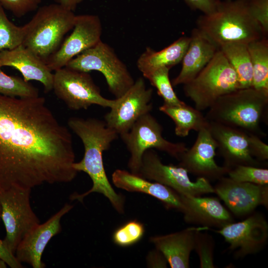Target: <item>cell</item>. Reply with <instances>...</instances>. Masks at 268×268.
<instances>
[{"label":"cell","mask_w":268,"mask_h":268,"mask_svg":"<svg viewBox=\"0 0 268 268\" xmlns=\"http://www.w3.org/2000/svg\"><path fill=\"white\" fill-rule=\"evenodd\" d=\"M24 33V25L18 26L9 20L0 4V53L21 45Z\"/></svg>","instance_id":"29"},{"label":"cell","mask_w":268,"mask_h":268,"mask_svg":"<svg viewBox=\"0 0 268 268\" xmlns=\"http://www.w3.org/2000/svg\"><path fill=\"white\" fill-rule=\"evenodd\" d=\"M147 262L150 268H167V261L163 254L157 249L149 252L147 256Z\"/></svg>","instance_id":"38"},{"label":"cell","mask_w":268,"mask_h":268,"mask_svg":"<svg viewBox=\"0 0 268 268\" xmlns=\"http://www.w3.org/2000/svg\"><path fill=\"white\" fill-rule=\"evenodd\" d=\"M1 220V209H0V221Z\"/></svg>","instance_id":"42"},{"label":"cell","mask_w":268,"mask_h":268,"mask_svg":"<svg viewBox=\"0 0 268 268\" xmlns=\"http://www.w3.org/2000/svg\"><path fill=\"white\" fill-rule=\"evenodd\" d=\"M170 68L162 67L154 71L147 78L155 87L157 93L164 100V104L170 105H180L185 103L176 95L169 79Z\"/></svg>","instance_id":"30"},{"label":"cell","mask_w":268,"mask_h":268,"mask_svg":"<svg viewBox=\"0 0 268 268\" xmlns=\"http://www.w3.org/2000/svg\"><path fill=\"white\" fill-rule=\"evenodd\" d=\"M145 232L143 224L135 219L130 220L115 230L112 235L113 242L120 247H127L139 242Z\"/></svg>","instance_id":"31"},{"label":"cell","mask_w":268,"mask_h":268,"mask_svg":"<svg viewBox=\"0 0 268 268\" xmlns=\"http://www.w3.org/2000/svg\"><path fill=\"white\" fill-rule=\"evenodd\" d=\"M0 94L10 97L29 98L39 96V90L23 78L8 75L0 66Z\"/></svg>","instance_id":"28"},{"label":"cell","mask_w":268,"mask_h":268,"mask_svg":"<svg viewBox=\"0 0 268 268\" xmlns=\"http://www.w3.org/2000/svg\"><path fill=\"white\" fill-rule=\"evenodd\" d=\"M252 69V87L268 93V40L265 37L247 44Z\"/></svg>","instance_id":"27"},{"label":"cell","mask_w":268,"mask_h":268,"mask_svg":"<svg viewBox=\"0 0 268 268\" xmlns=\"http://www.w3.org/2000/svg\"><path fill=\"white\" fill-rule=\"evenodd\" d=\"M76 15L59 3L43 5L26 24L23 45L46 63L73 27Z\"/></svg>","instance_id":"5"},{"label":"cell","mask_w":268,"mask_h":268,"mask_svg":"<svg viewBox=\"0 0 268 268\" xmlns=\"http://www.w3.org/2000/svg\"><path fill=\"white\" fill-rule=\"evenodd\" d=\"M202 231L196 234L194 250L199 258L200 268H214V240L211 235Z\"/></svg>","instance_id":"33"},{"label":"cell","mask_w":268,"mask_h":268,"mask_svg":"<svg viewBox=\"0 0 268 268\" xmlns=\"http://www.w3.org/2000/svg\"><path fill=\"white\" fill-rule=\"evenodd\" d=\"M66 67L87 72H100L116 98L121 97L134 82L127 66L114 49L102 41L75 57Z\"/></svg>","instance_id":"7"},{"label":"cell","mask_w":268,"mask_h":268,"mask_svg":"<svg viewBox=\"0 0 268 268\" xmlns=\"http://www.w3.org/2000/svg\"><path fill=\"white\" fill-rule=\"evenodd\" d=\"M0 66L10 67L18 70L27 82L36 80L41 83L45 92L53 89L54 73L46 63L32 51L20 45L0 53Z\"/></svg>","instance_id":"20"},{"label":"cell","mask_w":268,"mask_h":268,"mask_svg":"<svg viewBox=\"0 0 268 268\" xmlns=\"http://www.w3.org/2000/svg\"><path fill=\"white\" fill-rule=\"evenodd\" d=\"M0 258L11 268H23L22 264L19 263L13 255L5 246L3 240L0 239Z\"/></svg>","instance_id":"39"},{"label":"cell","mask_w":268,"mask_h":268,"mask_svg":"<svg viewBox=\"0 0 268 268\" xmlns=\"http://www.w3.org/2000/svg\"><path fill=\"white\" fill-rule=\"evenodd\" d=\"M153 90L147 88L142 77L138 78L104 116L106 125L118 135L127 133L135 122L152 109Z\"/></svg>","instance_id":"12"},{"label":"cell","mask_w":268,"mask_h":268,"mask_svg":"<svg viewBox=\"0 0 268 268\" xmlns=\"http://www.w3.org/2000/svg\"><path fill=\"white\" fill-rule=\"evenodd\" d=\"M197 24V28L219 48L231 43L248 44L266 37L245 0L221 1L215 11L199 16Z\"/></svg>","instance_id":"3"},{"label":"cell","mask_w":268,"mask_h":268,"mask_svg":"<svg viewBox=\"0 0 268 268\" xmlns=\"http://www.w3.org/2000/svg\"><path fill=\"white\" fill-rule=\"evenodd\" d=\"M72 29L57 52L46 62L51 71L66 67L75 57L101 41L102 27L97 15H76Z\"/></svg>","instance_id":"14"},{"label":"cell","mask_w":268,"mask_h":268,"mask_svg":"<svg viewBox=\"0 0 268 268\" xmlns=\"http://www.w3.org/2000/svg\"><path fill=\"white\" fill-rule=\"evenodd\" d=\"M73 205L66 203L56 213L30 231L20 241L14 256L21 264L26 263L33 268H44L42 261L43 252L51 239L62 231L61 220Z\"/></svg>","instance_id":"17"},{"label":"cell","mask_w":268,"mask_h":268,"mask_svg":"<svg viewBox=\"0 0 268 268\" xmlns=\"http://www.w3.org/2000/svg\"><path fill=\"white\" fill-rule=\"evenodd\" d=\"M219 48L197 28L190 36L188 48L182 60L179 74L172 79V86L185 84L193 80L205 67Z\"/></svg>","instance_id":"23"},{"label":"cell","mask_w":268,"mask_h":268,"mask_svg":"<svg viewBox=\"0 0 268 268\" xmlns=\"http://www.w3.org/2000/svg\"><path fill=\"white\" fill-rule=\"evenodd\" d=\"M163 128L150 113L139 118L131 129L120 136L130 153L128 166L130 172L138 175L145 151L155 149L179 160L188 148L182 142H173L162 135Z\"/></svg>","instance_id":"8"},{"label":"cell","mask_w":268,"mask_h":268,"mask_svg":"<svg viewBox=\"0 0 268 268\" xmlns=\"http://www.w3.org/2000/svg\"><path fill=\"white\" fill-rule=\"evenodd\" d=\"M31 190L12 186L0 192L1 219L6 231L2 240L13 255L20 241L40 224L30 204Z\"/></svg>","instance_id":"9"},{"label":"cell","mask_w":268,"mask_h":268,"mask_svg":"<svg viewBox=\"0 0 268 268\" xmlns=\"http://www.w3.org/2000/svg\"><path fill=\"white\" fill-rule=\"evenodd\" d=\"M159 109L173 121L175 133L179 136H186L192 130L198 132L209 126V121L201 111L186 103L180 105L163 103Z\"/></svg>","instance_id":"25"},{"label":"cell","mask_w":268,"mask_h":268,"mask_svg":"<svg viewBox=\"0 0 268 268\" xmlns=\"http://www.w3.org/2000/svg\"><path fill=\"white\" fill-rule=\"evenodd\" d=\"M249 141L251 154L257 160L266 161L268 159V145L259 136L250 133Z\"/></svg>","instance_id":"36"},{"label":"cell","mask_w":268,"mask_h":268,"mask_svg":"<svg viewBox=\"0 0 268 268\" xmlns=\"http://www.w3.org/2000/svg\"><path fill=\"white\" fill-rule=\"evenodd\" d=\"M7 264L2 259L0 258V268H7Z\"/></svg>","instance_id":"41"},{"label":"cell","mask_w":268,"mask_h":268,"mask_svg":"<svg viewBox=\"0 0 268 268\" xmlns=\"http://www.w3.org/2000/svg\"><path fill=\"white\" fill-rule=\"evenodd\" d=\"M192 9L199 10L203 14H209L216 10L221 0H184Z\"/></svg>","instance_id":"37"},{"label":"cell","mask_w":268,"mask_h":268,"mask_svg":"<svg viewBox=\"0 0 268 268\" xmlns=\"http://www.w3.org/2000/svg\"><path fill=\"white\" fill-rule=\"evenodd\" d=\"M248 9L261 26L264 35L268 34V0H245Z\"/></svg>","instance_id":"35"},{"label":"cell","mask_w":268,"mask_h":268,"mask_svg":"<svg viewBox=\"0 0 268 268\" xmlns=\"http://www.w3.org/2000/svg\"><path fill=\"white\" fill-rule=\"evenodd\" d=\"M238 89L236 74L220 49L193 80L184 84L185 95L201 111L209 108L220 97Z\"/></svg>","instance_id":"6"},{"label":"cell","mask_w":268,"mask_h":268,"mask_svg":"<svg viewBox=\"0 0 268 268\" xmlns=\"http://www.w3.org/2000/svg\"><path fill=\"white\" fill-rule=\"evenodd\" d=\"M182 213L186 223L220 229L234 221L230 212L218 198L181 195Z\"/></svg>","instance_id":"19"},{"label":"cell","mask_w":268,"mask_h":268,"mask_svg":"<svg viewBox=\"0 0 268 268\" xmlns=\"http://www.w3.org/2000/svg\"><path fill=\"white\" fill-rule=\"evenodd\" d=\"M42 0H0V4L15 17L20 18L38 9Z\"/></svg>","instance_id":"34"},{"label":"cell","mask_w":268,"mask_h":268,"mask_svg":"<svg viewBox=\"0 0 268 268\" xmlns=\"http://www.w3.org/2000/svg\"><path fill=\"white\" fill-rule=\"evenodd\" d=\"M213 188L214 194L237 216L250 215L260 205L268 208V185L237 182L223 176Z\"/></svg>","instance_id":"15"},{"label":"cell","mask_w":268,"mask_h":268,"mask_svg":"<svg viewBox=\"0 0 268 268\" xmlns=\"http://www.w3.org/2000/svg\"><path fill=\"white\" fill-rule=\"evenodd\" d=\"M75 159L71 134L45 98L0 94V192L69 183Z\"/></svg>","instance_id":"1"},{"label":"cell","mask_w":268,"mask_h":268,"mask_svg":"<svg viewBox=\"0 0 268 268\" xmlns=\"http://www.w3.org/2000/svg\"><path fill=\"white\" fill-rule=\"evenodd\" d=\"M208 229L202 226L190 227L176 232L151 237L149 241L163 254L171 268H188L197 233Z\"/></svg>","instance_id":"22"},{"label":"cell","mask_w":268,"mask_h":268,"mask_svg":"<svg viewBox=\"0 0 268 268\" xmlns=\"http://www.w3.org/2000/svg\"><path fill=\"white\" fill-rule=\"evenodd\" d=\"M112 181L118 188L129 192L148 195L160 201L167 209L182 212L183 205L181 195L164 185L151 182L139 175L122 169H117L113 173Z\"/></svg>","instance_id":"21"},{"label":"cell","mask_w":268,"mask_h":268,"mask_svg":"<svg viewBox=\"0 0 268 268\" xmlns=\"http://www.w3.org/2000/svg\"><path fill=\"white\" fill-rule=\"evenodd\" d=\"M208 128L224 159L225 166L230 169L240 165H259V161L251 152L250 133L212 122H209Z\"/></svg>","instance_id":"18"},{"label":"cell","mask_w":268,"mask_h":268,"mask_svg":"<svg viewBox=\"0 0 268 268\" xmlns=\"http://www.w3.org/2000/svg\"><path fill=\"white\" fill-rule=\"evenodd\" d=\"M190 42V37L183 36L159 51L147 47L137 61L138 69L146 78L161 67L171 68L182 61Z\"/></svg>","instance_id":"24"},{"label":"cell","mask_w":268,"mask_h":268,"mask_svg":"<svg viewBox=\"0 0 268 268\" xmlns=\"http://www.w3.org/2000/svg\"><path fill=\"white\" fill-rule=\"evenodd\" d=\"M67 125L81 140L84 148L83 158L78 162H75L73 167L77 172L86 173L93 184L92 188L84 193L71 194L70 200L82 202L90 194L100 193L108 199L118 212L124 213L125 197L116 193L110 184L103 160V152L118 138V134L104 121L96 118L72 117L68 119Z\"/></svg>","instance_id":"2"},{"label":"cell","mask_w":268,"mask_h":268,"mask_svg":"<svg viewBox=\"0 0 268 268\" xmlns=\"http://www.w3.org/2000/svg\"><path fill=\"white\" fill-rule=\"evenodd\" d=\"M216 148L217 144L208 127L203 128L198 132L193 146L181 154L179 165L198 177L218 180L227 174L230 168L216 163Z\"/></svg>","instance_id":"16"},{"label":"cell","mask_w":268,"mask_h":268,"mask_svg":"<svg viewBox=\"0 0 268 268\" xmlns=\"http://www.w3.org/2000/svg\"><path fill=\"white\" fill-rule=\"evenodd\" d=\"M188 173L179 165L164 164L157 153L153 149H149L143 154L138 175L164 185L180 195L201 196L214 194L210 181L198 177L195 181H192Z\"/></svg>","instance_id":"11"},{"label":"cell","mask_w":268,"mask_h":268,"mask_svg":"<svg viewBox=\"0 0 268 268\" xmlns=\"http://www.w3.org/2000/svg\"><path fill=\"white\" fill-rule=\"evenodd\" d=\"M219 49L234 69L239 88L252 87L253 69L247 44L227 43Z\"/></svg>","instance_id":"26"},{"label":"cell","mask_w":268,"mask_h":268,"mask_svg":"<svg viewBox=\"0 0 268 268\" xmlns=\"http://www.w3.org/2000/svg\"><path fill=\"white\" fill-rule=\"evenodd\" d=\"M268 105V93L253 87L239 88L220 97L205 116L209 122L237 128L258 136Z\"/></svg>","instance_id":"4"},{"label":"cell","mask_w":268,"mask_h":268,"mask_svg":"<svg viewBox=\"0 0 268 268\" xmlns=\"http://www.w3.org/2000/svg\"><path fill=\"white\" fill-rule=\"evenodd\" d=\"M54 71L52 90L70 110H86L92 105L111 108L115 104V99H107L101 95L88 72L66 67Z\"/></svg>","instance_id":"10"},{"label":"cell","mask_w":268,"mask_h":268,"mask_svg":"<svg viewBox=\"0 0 268 268\" xmlns=\"http://www.w3.org/2000/svg\"><path fill=\"white\" fill-rule=\"evenodd\" d=\"M228 177L240 182L268 185V169L258 166L240 165L229 170Z\"/></svg>","instance_id":"32"},{"label":"cell","mask_w":268,"mask_h":268,"mask_svg":"<svg viewBox=\"0 0 268 268\" xmlns=\"http://www.w3.org/2000/svg\"><path fill=\"white\" fill-rule=\"evenodd\" d=\"M57 3L62 5L65 8L74 11L78 4L82 0H55Z\"/></svg>","instance_id":"40"},{"label":"cell","mask_w":268,"mask_h":268,"mask_svg":"<svg viewBox=\"0 0 268 268\" xmlns=\"http://www.w3.org/2000/svg\"><path fill=\"white\" fill-rule=\"evenodd\" d=\"M215 231L228 244L235 258L242 259L259 252L266 246L268 223L262 214L253 213L243 220L233 221Z\"/></svg>","instance_id":"13"}]
</instances>
